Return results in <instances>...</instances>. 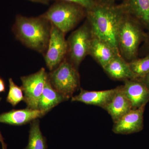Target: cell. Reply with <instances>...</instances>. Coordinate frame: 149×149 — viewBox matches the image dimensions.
<instances>
[{"mask_svg": "<svg viewBox=\"0 0 149 149\" xmlns=\"http://www.w3.org/2000/svg\"><path fill=\"white\" fill-rule=\"evenodd\" d=\"M142 82L144 83L149 90V72H148L144 77L140 78Z\"/></svg>", "mask_w": 149, "mask_h": 149, "instance_id": "obj_22", "label": "cell"}, {"mask_svg": "<svg viewBox=\"0 0 149 149\" xmlns=\"http://www.w3.org/2000/svg\"><path fill=\"white\" fill-rule=\"evenodd\" d=\"M126 13L127 12L124 6H113L105 3H95L92 8L86 10L93 37L108 43L119 54L118 33Z\"/></svg>", "mask_w": 149, "mask_h": 149, "instance_id": "obj_1", "label": "cell"}, {"mask_svg": "<svg viewBox=\"0 0 149 149\" xmlns=\"http://www.w3.org/2000/svg\"><path fill=\"white\" fill-rule=\"evenodd\" d=\"M68 100L69 99L54 89L48 77L39 100L38 109L44 116L54 107Z\"/></svg>", "mask_w": 149, "mask_h": 149, "instance_id": "obj_16", "label": "cell"}, {"mask_svg": "<svg viewBox=\"0 0 149 149\" xmlns=\"http://www.w3.org/2000/svg\"><path fill=\"white\" fill-rule=\"evenodd\" d=\"M47 78L48 73L44 68L35 73L20 77L24 101L28 108L38 109L39 100Z\"/></svg>", "mask_w": 149, "mask_h": 149, "instance_id": "obj_7", "label": "cell"}, {"mask_svg": "<svg viewBox=\"0 0 149 149\" xmlns=\"http://www.w3.org/2000/svg\"><path fill=\"white\" fill-rule=\"evenodd\" d=\"M0 143L1 145L2 149H7V145L4 141V139L0 131Z\"/></svg>", "mask_w": 149, "mask_h": 149, "instance_id": "obj_24", "label": "cell"}, {"mask_svg": "<svg viewBox=\"0 0 149 149\" xmlns=\"http://www.w3.org/2000/svg\"><path fill=\"white\" fill-rule=\"evenodd\" d=\"M8 81L9 89L6 101L13 107H15L20 102L24 101V93L21 87L15 84L11 78L9 79Z\"/></svg>", "mask_w": 149, "mask_h": 149, "instance_id": "obj_19", "label": "cell"}, {"mask_svg": "<svg viewBox=\"0 0 149 149\" xmlns=\"http://www.w3.org/2000/svg\"><path fill=\"white\" fill-rule=\"evenodd\" d=\"M129 64L137 78H142L149 72V55L142 58L135 59Z\"/></svg>", "mask_w": 149, "mask_h": 149, "instance_id": "obj_20", "label": "cell"}, {"mask_svg": "<svg viewBox=\"0 0 149 149\" xmlns=\"http://www.w3.org/2000/svg\"><path fill=\"white\" fill-rule=\"evenodd\" d=\"M103 109L110 115L113 123L116 122L133 109L130 102L124 93L122 86L117 87V91L112 100Z\"/></svg>", "mask_w": 149, "mask_h": 149, "instance_id": "obj_13", "label": "cell"}, {"mask_svg": "<svg viewBox=\"0 0 149 149\" xmlns=\"http://www.w3.org/2000/svg\"><path fill=\"white\" fill-rule=\"evenodd\" d=\"M65 34L52 24L50 37L44 54L46 65L50 71L56 68L66 58L68 44Z\"/></svg>", "mask_w": 149, "mask_h": 149, "instance_id": "obj_8", "label": "cell"}, {"mask_svg": "<svg viewBox=\"0 0 149 149\" xmlns=\"http://www.w3.org/2000/svg\"><path fill=\"white\" fill-rule=\"evenodd\" d=\"M56 1H61L73 3L81 6L85 9L86 10H88L92 8L95 4L94 0H56Z\"/></svg>", "mask_w": 149, "mask_h": 149, "instance_id": "obj_21", "label": "cell"}, {"mask_svg": "<svg viewBox=\"0 0 149 149\" xmlns=\"http://www.w3.org/2000/svg\"><path fill=\"white\" fill-rule=\"evenodd\" d=\"M109 76L116 80H125L137 78L131 70L129 63L120 55H117L103 68Z\"/></svg>", "mask_w": 149, "mask_h": 149, "instance_id": "obj_15", "label": "cell"}, {"mask_svg": "<svg viewBox=\"0 0 149 149\" xmlns=\"http://www.w3.org/2000/svg\"><path fill=\"white\" fill-rule=\"evenodd\" d=\"M86 14L81 6L73 3L57 1L42 15L64 34L74 28Z\"/></svg>", "mask_w": 149, "mask_h": 149, "instance_id": "obj_3", "label": "cell"}, {"mask_svg": "<svg viewBox=\"0 0 149 149\" xmlns=\"http://www.w3.org/2000/svg\"><path fill=\"white\" fill-rule=\"evenodd\" d=\"M92 38L90 27L84 24L72 32L67 40L68 60L77 69L89 54Z\"/></svg>", "mask_w": 149, "mask_h": 149, "instance_id": "obj_6", "label": "cell"}, {"mask_svg": "<svg viewBox=\"0 0 149 149\" xmlns=\"http://www.w3.org/2000/svg\"><path fill=\"white\" fill-rule=\"evenodd\" d=\"M88 54L91 55L103 68L116 56L120 55L108 43L93 37Z\"/></svg>", "mask_w": 149, "mask_h": 149, "instance_id": "obj_14", "label": "cell"}, {"mask_svg": "<svg viewBox=\"0 0 149 149\" xmlns=\"http://www.w3.org/2000/svg\"><path fill=\"white\" fill-rule=\"evenodd\" d=\"M117 91L114 89L102 91H88L80 89L78 95L72 96L71 102H80L88 105H93L104 109L110 102Z\"/></svg>", "mask_w": 149, "mask_h": 149, "instance_id": "obj_11", "label": "cell"}, {"mask_svg": "<svg viewBox=\"0 0 149 149\" xmlns=\"http://www.w3.org/2000/svg\"><path fill=\"white\" fill-rule=\"evenodd\" d=\"M47 139L43 136L40 128V120L36 119L30 123L29 139L24 149H47Z\"/></svg>", "mask_w": 149, "mask_h": 149, "instance_id": "obj_18", "label": "cell"}, {"mask_svg": "<svg viewBox=\"0 0 149 149\" xmlns=\"http://www.w3.org/2000/svg\"><path fill=\"white\" fill-rule=\"evenodd\" d=\"M48 77L54 89L69 99L80 87V75L77 69L66 58L48 74Z\"/></svg>", "mask_w": 149, "mask_h": 149, "instance_id": "obj_4", "label": "cell"}, {"mask_svg": "<svg viewBox=\"0 0 149 149\" xmlns=\"http://www.w3.org/2000/svg\"><path fill=\"white\" fill-rule=\"evenodd\" d=\"M33 2L40 3L44 4H48L50 0H29Z\"/></svg>", "mask_w": 149, "mask_h": 149, "instance_id": "obj_25", "label": "cell"}, {"mask_svg": "<svg viewBox=\"0 0 149 149\" xmlns=\"http://www.w3.org/2000/svg\"><path fill=\"white\" fill-rule=\"evenodd\" d=\"M128 13L146 26H149V0H126L124 6Z\"/></svg>", "mask_w": 149, "mask_h": 149, "instance_id": "obj_17", "label": "cell"}, {"mask_svg": "<svg viewBox=\"0 0 149 149\" xmlns=\"http://www.w3.org/2000/svg\"><path fill=\"white\" fill-rule=\"evenodd\" d=\"M52 23L42 15L37 17L16 16L12 31L24 45L45 54L50 37Z\"/></svg>", "mask_w": 149, "mask_h": 149, "instance_id": "obj_2", "label": "cell"}, {"mask_svg": "<svg viewBox=\"0 0 149 149\" xmlns=\"http://www.w3.org/2000/svg\"><path fill=\"white\" fill-rule=\"evenodd\" d=\"M6 86L4 80L0 77V94L5 92Z\"/></svg>", "mask_w": 149, "mask_h": 149, "instance_id": "obj_23", "label": "cell"}, {"mask_svg": "<svg viewBox=\"0 0 149 149\" xmlns=\"http://www.w3.org/2000/svg\"><path fill=\"white\" fill-rule=\"evenodd\" d=\"M1 100H2V98L1 97H0V102L1 101Z\"/></svg>", "mask_w": 149, "mask_h": 149, "instance_id": "obj_26", "label": "cell"}, {"mask_svg": "<svg viewBox=\"0 0 149 149\" xmlns=\"http://www.w3.org/2000/svg\"><path fill=\"white\" fill-rule=\"evenodd\" d=\"M146 107L132 109L114 123L112 130L115 133L128 135L138 133L144 127V113Z\"/></svg>", "mask_w": 149, "mask_h": 149, "instance_id": "obj_9", "label": "cell"}, {"mask_svg": "<svg viewBox=\"0 0 149 149\" xmlns=\"http://www.w3.org/2000/svg\"><path fill=\"white\" fill-rule=\"evenodd\" d=\"M143 34L139 25L125 15L117 35L118 50L121 56L130 61L136 59Z\"/></svg>", "mask_w": 149, "mask_h": 149, "instance_id": "obj_5", "label": "cell"}, {"mask_svg": "<svg viewBox=\"0 0 149 149\" xmlns=\"http://www.w3.org/2000/svg\"><path fill=\"white\" fill-rule=\"evenodd\" d=\"M122 87L133 109L146 107L149 102V90L140 78L125 80Z\"/></svg>", "mask_w": 149, "mask_h": 149, "instance_id": "obj_10", "label": "cell"}, {"mask_svg": "<svg viewBox=\"0 0 149 149\" xmlns=\"http://www.w3.org/2000/svg\"><path fill=\"white\" fill-rule=\"evenodd\" d=\"M42 116L43 115L38 109L27 107L24 109H13L0 114V123L20 126Z\"/></svg>", "mask_w": 149, "mask_h": 149, "instance_id": "obj_12", "label": "cell"}]
</instances>
